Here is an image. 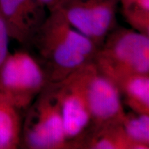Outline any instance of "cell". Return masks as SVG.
<instances>
[{
	"instance_id": "30bf717a",
	"label": "cell",
	"mask_w": 149,
	"mask_h": 149,
	"mask_svg": "<svg viewBox=\"0 0 149 149\" xmlns=\"http://www.w3.org/2000/svg\"><path fill=\"white\" fill-rule=\"evenodd\" d=\"M24 113L0 93V149L19 148Z\"/></svg>"
},
{
	"instance_id": "5b68a950",
	"label": "cell",
	"mask_w": 149,
	"mask_h": 149,
	"mask_svg": "<svg viewBox=\"0 0 149 149\" xmlns=\"http://www.w3.org/2000/svg\"><path fill=\"white\" fill-rule=\"evenodd\" d=\"M78 73L92 122L90 135L103 126L122 122L126 111L116 84L99 71L93 62Z\"/></svg>"
},
{
	"instance_id": "3957f363",
	"label": "cell",
	"mask_w": 149,
	"mask_h": 149,
	"mask_svg": "<svg viewBox=\"0 0 149 149\" xmlns=\"http://www.w3.org/2000/svg\"><path fill=\"white\" fill-rule=\"evenodd\" d=\"M24 115L19 148L67 149L60 103L48 84Z\"/></svg>"
},
{
	"instance_id": "9c48e42d",
	"label": "cell",
	"mask_w": 149,
	"mask_h": 149,
	"mask_svg": "<svg viewBox=\"0 0 149 149\" xmlns=\"http://www.w3.org/2000/svg\"><path fill=\"white\" fill-rule=\"evenodd\" d=\"M115 84L123 104L135 113L149 115V74L128 76Z\"/></svg>"
},
{
	"instance_id": "6da1fadb",
	"label": "cell",
	"mask_w": 149,
	"mask_h": 149,
	"mask_svg": "<svg viewBox=\"0 0 149 149\" xmlns=\"http://www.w3.org/2000/svg\"><path fill=\"white\" fill-rule=\"evenodd\" d=\"M48 84L60 82L93 62L98 47L70 25L60 10L48 12L29 47Z\"/></svg>"
},
{
	"instance_id": "ba28073f",
	"label": "cell",
	"mask_w": 149,
	"mask_h": 149,
	"mask_svg": "<svg viewBox=\"0 0 149 149\" xmlns=\"http://www.w3.org/2000/svg\"><path fill=\"white\" fill-rule=\"evenodd\" d=\"M46 10L38 0H0V11L10 39L25 48L46 19Z\"/></svg>"
},
{
	"instance_id": "5bb4252c",
	"label": "cell",
	"mask_w": 149,
	"mask_h": 149,
	"mask_svg": "<svg viewBox=\"0 0 149 149\" xmlns=\"http://www.w3.org/2000/svg\"><path fill=\"white\" fill-rule=\"evenodd\" d=\"M10 37L6 24L0 11V72L9 53L8 45Z\"/></svg>"
},
{
	"instance_id": "9a60e30c",
	"label": "cell",
	"mask_w": 149,
	"mask_h": 149,
	"mask_svg": "<svg viewBox=\"0 0 149 149\" xmlns=\"http://www.w3.org/2000/svg\"><path fill=\"white\" fill-rule=\"evenodd\" d=\"M38 1L45 7L48 12H50L58 9L66 0H38Z\"/></svg>"
},
{
	"instance_id": "4fadbf2b",
	"label": "cell",
	"mask_w": 149,
	"mask_h": 149,
	"mask_svg": "<svg viewBox=\"0 0 149 149\" xmlns=\"http://www.w3.org/2000/svg\"><path fill=\"white\" fill-rule=\"evenodd\" d=\"M126 23L135 31L149 35V0H118Z\"/></svg>"
},
{
	"instance_id": "7a4b0ae2",
	"label": "cell",
	"mask_w": 149,
	"mask_h": 149,
	"mask_svg": "<svg viewBox=\"0 0 149 149\" xmlns=\"http://www.w3.org/2000/svg\"><path fill=\"white\" fill-rule=\"evenodd\" d=\"M115 84L137 74H149V35L117 26L106 37L93 61Z\"/></svg>"
},
{
	"instance_id": "7c38bea8",
	"label": "cell",
	"mask_w": 149,
	"mask_h": 149,
	"mask_svg": "<svg viewBox=\"0 0 149 149\" xmlns=\"http://www.w3.org/2000/svg\"><path fill=\"white\" fill-rule=\"evenodd\" d=\"M124 133L134 149L149 148V115L126 113L122 121Z\"/></svg>"
},
{
	"instance_id": "277c9868",
	"label": "cell",
	"mask_w": 149,
	"mask_h": 149,
	"mask_svg": "<svg viewBox=\"0 0 149 149\" xmlns=\"http://www.w3.org/2000/svg\"><path fill=\"white\" fill-rule=\"evenodd\" d=\"M48 84L42 66L29 50L9 53L0 72V93L22 113Z\"/></svg>"
},
{
	"instance_id": "8992f818",
	"label": "cell",
	"mask_w": 149,
	"mask_h": 149,
	"mask_svg": "<svg viewBox=\"0 0 149 149\" xmlns=\"http://www.w3.org/2000/svg\"><path fill=\"white\" fill-rule=\"evenodd\" d=\"M118 0H66L58 8L70 25L99 48L117 26Z\"/></svg>"
},
{
	"instance_id": "8fae6325",
	"label": "cell",
	"mask_w": 149,
	"mask_h": 149,
	"mask_svg": "<svg viewBox=\"0 0 149 149\" xmlns=\"http://www.w3.org/2000/svg\"><path fill=\"white\" fill-rule=\"evenodd\" d=\"M81 149H134V146L120 122L94 130L84 142Z\"/></svg>"
},
{
	"instance_id": "52a82bcc",
	"label": "cell",
	"mask_w": 149,
	"mask_h": 149,
	"mask_svg": "<svg viewBox=\"0 0 149 149\" xmlns=\"http://www.w3.org/2000/svg\"><path fill=\"white\" fill-rule=\"evenodd\" d=\"M78 71L60 82L53 84L60 103L67 149H81L92 130L90 113Z\"/></svg>"
}]
</instances>
